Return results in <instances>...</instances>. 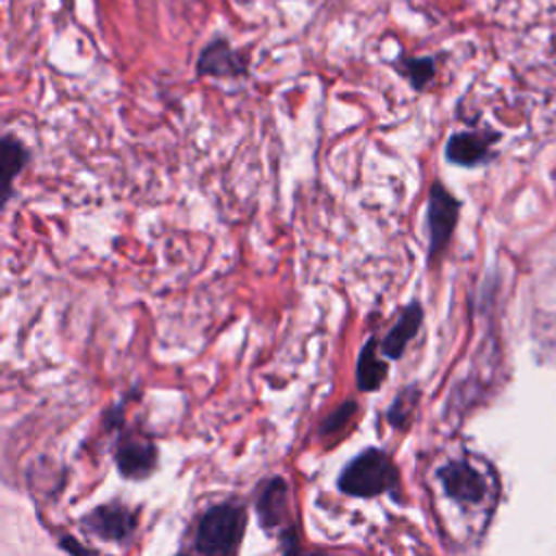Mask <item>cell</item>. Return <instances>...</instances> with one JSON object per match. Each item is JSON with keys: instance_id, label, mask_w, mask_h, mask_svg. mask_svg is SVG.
<instances>
[{"instance_id": "obj_8", "label": "cell", "mask_w": 556, "mask_h": 556, "mask_svg": "<svg viewBox=\"0 0 556 556\" xmlns=\"http://www.w3.org/2000/svg\"><path fill=\"white\" fill-rule=\"evenodd\" d=\"M195 72L211 78H241L248 76V61L226 39H213L202 48Z\"/></svg>"}, {"instance_id": "obj_3", "label": "cell", "mask_w": 556, "mask_h": 556, "mask_svg": "<svg viewBox=\"0 0 556 556\" xmlns=\"http://www.w3.org/2000/svg\"><path fill=\"white\" fill-rule=\"evenodd\" d=\"M460 202L447 191L443 182H432L426 204V228H428V258L434 261L447 248L454 228L458 224Z\"/></svg>"}, {"instance_id": "obj_9", "label": "cell", "mask_w": 556, "mask_h": 556, "mask_svg": "<svg viewBox=\"0 0 556 556\" xmlns=\"http://www.w3.org/2000/svg\"><path fill=\"white\" fill-rule=\"evenodd\" d=\"M421 324H424V306H421L419 300H413V302H408V304L400 311L395 324H393V326L389 328V332L382 337V341H380V352H382V356L389 358V361L402 358V354L406 352L408 343L417 337Z\"/></svg>"}, {"instance_id": "obj_7", "label": "cell", "mask_w": 556, "mask_h": 556, "mask_svg": "<svg viewBox=\"0 0 556 556\" xmlns=\"http://www.w3.org/2000/svg\"><path fill=\"white\" fill-rule=\"evenodd\" d=\"M115 467L126 480H143L154 473L159 465V447L139 434H126L115 447Z\"/></svg>"}, {"instance_id": "obj_2", "label": "cell", "mask_w": 556, "mask_h": 556, "mask_svg": "<svg viewBox=\"0 0 556 556\" xmlns=\"http://www.w3.org/2000/svg\"><path fill=\"white\" fill-rule=\"evenodd\" d=\"M248 523L245 506L230 500L208 506L195 526L193 534V552L198 554H235L243 541Z\"/></svg>"}, {"instance_id": "obj_14", "label": "cell", "mask_w": 556, "mask_h": 556, "mask_svg": "<svg viewBox=\"0 0 556 556\" xmlns=\"http://www.w3.org/2000/svg\"><path fill=\"white\" fill-rule=\"evenodd\" d=\"M417 395H419V391H417L415 384H406V387L395 395V400L391 402V406H389L387 413H384V417H387V421H389L391 428L404 430V428L408 426V421L413 419V408H415V404H417Z\"/></svg>"}, {"instance_id": "obj_10", "label": "cell", "mask_w": 556, "mask_h": 556, "mask_svg": "<svg viewBox=\"0 0 556 556\" xmlns=\"http://www.w3.org/2000/svg\"><path fill=\"white\" fill-rule=\"evenodd\" d=\"M493 135L480 132V130H460L450 135L445 143V159L454 165L473 167L478 163H484L491 154Z\"/></svg>"}, {"instance_id": "obj_12", "label": "cell", "mask_w": 556, "mask_h": 556, "mask_svg": "<svg viewBox=\"0 0 556 556\" xmlns=\"http://www.w3.org/2000/svg\"><path fill=\"white\" fill-rule=\"evenodd\" d=\"M376 348V337H369L356 358V387L365 393H374L382 387V382L389 376V365L378 356Z\"/></svg>"}, {"instance_id": "obj_5", "label": "cell", "mask_w": 556, "mask_h": 556, "mask_svg": "<svg viewBox=\"0 0 556 556\" xmlns=\"http://www.w3.org/2000/svg\"><path fill=\"white\" fill-rule=\"evenodd\" d=\"M137 510L122 502H106L93 506L80 517V530L106 543H124L137 530Z\"/></svg>"}, {"instance_id": "obj_16", "label": "cell", "mask_w": 556, "mask_h": 556, "mask_svg": "<svg viewBox=\"0 0 556 556\" xmlns=\"http://www.w3.org/2000/svg\"><path fill=\"white\" fill-rule=\"evenodd\" d=\"M104 426H106V430H113V428H119L122 424H124V404L119 402V404H113V406H109L106 410H104Z\"/></svg>"}, {"instance_id": "obj_17", "label": "cell", "mask_w": 556, "mask_h": 556, "mask_svg": "<svg viewBox=\"0 0 556 556\" xmlns=\"http://www.w3.org/2000/svg\"><path fill=\"white\" fill-rule=\"evenodd\" d=\"M59 547H61L63 552H76V554H96V549H93V547L78 543L74 536H63V539L59 541Z\"/></svg>"}, {"instance_id": "obj_13", "label": "cell", "mask_w": 556, "mask_h": 556, "mask_svg": "<svg viewBox=\"0 0 556 556\" xmlns=\"http://www.w3.org/2000/svg\"><path fill=\"white\" fill-rule=\"evenodd\" d=\"M395 70L408 80V85L417 91H421L437 72L434 56H400L395 61Z\"/></svg>"}, {"instance_id": "obj_1", "label": "cell", "mask_w": 556, "mask_h": 556, "mask_svg": "<svg viewBox=\"0 0 556 556\" xmlns=\"http://www.w3.org/2000/svg\"><path fill=\"white\" fill-rule=\"evenodd\" d=\"M337 486L350 497H378L382 493L395 495L400 486V471L384 450L365 447L343 465Z\"/></svg>"}, {"instance_id": "obj_15", "label": "cell", "mask_w": 556, "mask_h": 556, "mask_svg": "<svg viewBox=\"0 0 556 556\" xmlns=\"http://www.w3.org/2000/svg\"><path fill=\"white\" fill-rule=\"evenodd\" d=\"M358 410V404L354 400H345L343 404H339L328 417H324V421L319 424V437H328V434H334L339 430H343L348 426V421L356 415Z\"/></svg>"}, {"instance_id": "obj_6", "label": "cell", "mask_w": 556, "mask_h": 556, "mask_svg": "<svg viewBox=\"0 0 556 556\" xmlns=\"http://www.w3.org/2000/svg\"><path fill=\"white\" fill-rule=\"evenodd\" d=\"M289 502H291L289 482L282 476H271L261 484L254 508H256L258 523L267 534L278 532L280 536L289 530H295L293 523L289 521V515H291Z\"/></svg>"}, {"instance_id": "obj_4", "label": "cell", "mask_w": 556, "mask_h": 556, "mask_svg": "<svg viewBox=\"0 0 556 556\" xmlns=\"http://www.w3.org/2000/svg\"><path fill=\"white\" fill-rule=\"evenodd\" d=\"M443 493L458 506H478L489 493L486 476L467 458L447 460L437 469Z\"/></svg>"}, {"instance_id": "obj_11", "label": "cell", "mask_w": 556, "mask_h": 556, "mask_svg": "<svg viewBox=\"0 0 556 556\" xmlns=\"http://www.w3.org/2000/svg\"><path fill=\"white\" fill-rule=\"evenodd\" d=\"M30 163V150L22 139L13 135H2L0 139V174H2V204L13 198V182Z\"/></svg>"}]
</instances>
